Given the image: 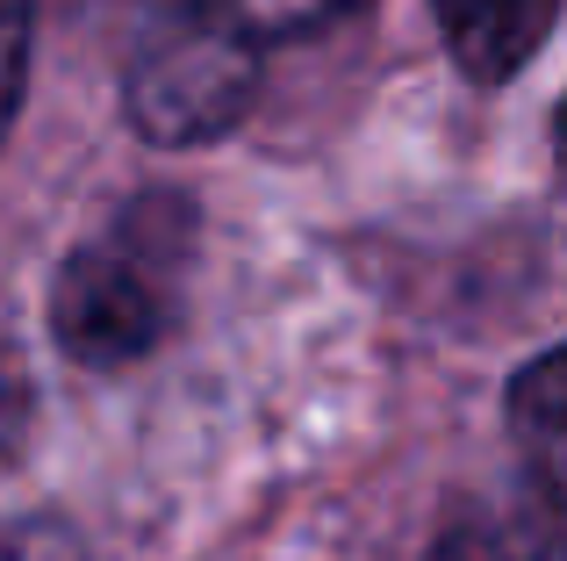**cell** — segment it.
I'll return each mask as SVG.
<instances>
[{
  "label": "cell",
  "mask_w": 567,
  "mask_h": 561,
  "mask_svg": "<svg viewBox=\"0 0 567 561\" xmlns=\"http://www.w3.org/2000/svg\"><path fill=\"white\" fill-rule=\"evenodd\" d=\"M158 216H123L109 238L80 245L58 274L51 332L80 367H123L158 346L173 317V274H181V238H158Z\"/></svg>",
  "instance_id": "6da1fadb"
},
{
  "label": "cell",
  "mask_w": 567,
  "mask_h": 561,
  "mask_svg": "<svg viewBox=\"0 0 567 561\" xmlns=\"http://www.w3.org/2000/svg\"><path fill=\"white\" fill-rule=\"evenodd\" d=\"M259 86V43L202 0L194 14H173L158 37H144L130 65V115L152 144H208L245 115Z\"/></svg>",
  "instance_id": "7a4b0ae2"
},
{
  "label": "cell",
  "mask_w": 567,
  "mask_h": 561,
  "mask_svg": "<svg viewBox=\"0 0 567 561\" xmlns=\"http://www.w3.org/2000/svg\"><path fill=\"white\" fill-rule=\"evenodd\" d=\"M554 14H560V0H439V29L453 43L460 72L482 86L525 72L539 58Z\"/></svg>",
  "instance_id": "3957f363"
},
{
  "label": "cell",
  "mask_w": 567,
  "mask_h": 561,
  "mask_svg": "<svg viewBox=\"0 0 567 561\" xmlns=\"http://www.w3.org/2000/svg\"><path fill=\"white\" fill-rule=\"evenodd\" d=\"M511 425H517V453H525L546 511L567 526V346L539 353V360L517 375Z\"/></svg>",
  "instance_id": "277c9868"
},
{
  "label": "cell",
  "mask_w": 567,
  "mask_h": 561,
  "mask_svg": "<svg viewBox=\"0 0 567 561\" xmlns=\"http://www.w3.org/2000/svg\"><path fill=\"white\" fill-rule=\"evenodd\" d=\"M216 8L230 14L251 43H280V37H309V29L352 14L360 0H216Z\"/></svg>",
  "instance_id": "5b68a950"
},
{
  "label": "cell",
  "mask_w": 567,
  "mask_h": 561,
  "mask_svg": "<svg viewBox=\"0 0 567 561\" xmlns=\"http://www.w3.org/2000/svg\"><path fill=\"white\" fill-rule=\"evenodd\" d=\"M22 72H29V0H0V137L22 109Z\"/></svg>",
  "instance_id": "8992f818"
},
{
  "label": "cell",
  "mask_w": 567,
  "mask_h": 561,
  "mask_svg": "<svg viewBox=\"0 0 567 561\" xmlns=\"http://www.w3.org/2000/svg\"><path fill=\"white\" fill-rule=\"evenodd\" d=\"M0 561H80V540L51 519H0Z\"/></svg>",
  "instance_id": "52a82bcc"
},
{
  "label": "cell",
  "mask_w": 567,
  "mask_h": 561,
  "mask_svg": "<svg viewBox=\"0 0 567 561\" xmlns=\"http://www.w3.org/2000/svg\"><path fill=\"white\" fill-rule=\"evenodd\" d=\"M8 418H14V367L0 360V425H8Z\"/></svg>",
  "instance_id": "ba28073f"
},
{
  "label": "cell",
  "mask_w": 567,
  "mask_h": 561,
  "mask_svg": "<svg viewBox=\"0 0 567 561\" xmlns=\"http://www.w3.org/2000/svg\"><path fill=\"white\" fill-rule=\"evenodd\" d=\"M554 144H560V166H567V109H560V130H554Z\"/></svg>",
  "instance_id": "9c48e42d"
}]
</instances>
